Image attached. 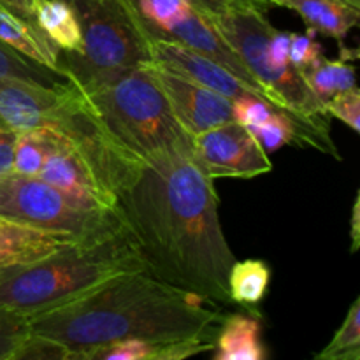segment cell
<instances>
[{"instance_id": "1", "label": "cell", "mask_w": 360, "mask_h": 360, "mask_svg": "<svg viewBox=\"0 0 360 360\" xmlns=\"http://www.w3.org/2000/svg\"><path fill=\"white\" fill-rule=\"evenodd\" d=\"M214 179L192 153V137L148 160L118 195L144 269L213 304H231L236 257L218 214Z\"/></svg>"}, {"instance_id": "2", "label": "cell", "mask_w": 360, "mask_h": 360, "mask_svg": "<svg viewBox=\"0 0 360 360\" xmlns=\"http://www.w3.org/2000/svg\"><path fill=\"white\" fill-rule=\"evenodd\" d=\"M146 269L122 273L86 294L28 316L30 334L67 348L70 360H91L102 347L123 340L181 343L211 340L218 309Z\"/></svg>"}, {"instance_id": "3", "label": "cell", "mask_w": 360, "mask_h": 360, "mask_svg": "<svg viewBox=\"0 0 360 360\" xmlns=\"http://www.w3.org/2000/svg\"><path fill=\"white\" fill-rule=\"evenodd\" d=\"M134 269H144V264L125 225L115 234L77 241L32 264L2 267L0 306L32 316Z\"/></svg>"}, {"instance_id": "4", "label": "cell", "mask_w": 360, "mask_h": 360, "mask_svg": "<svg viewBox=\"0 0 360 360\" xmlns=\"http://www.w3.org/2000/svg\"><path fill=\"white\" fill-rule=\"evenodd\" d=\"M79 86L116 144L143 164L192 137L146 65Z\"/></svg>"}, {"instance_id": "5", "label": "cell", "mask_w": 360, "mask_h": 360, "mask_svg": "<svg viewBox=\"0 0 360 360\" xmlns=\"http://www.w3.org/2000/svg\"><path fill=\"white\" fill-rule=\"evenodd\" d=\"M210 18L278 109L308 118H326L301 70L288 60L290 32L274 28L266 18V9L243 6Z\"/></svg>"}, {"instance_id": "6", "label": "cell", "mask_w": 360, "mask_h": 360, "mask_svg": "<svg viewBox=\"0 0 360 360\" xmlns=\"http://www.w3.org/2000/svg\"><path fill=\"white\" fill-rule=\"evenodd\" d=\"M83 32L79 53L60 51V69L77 84L151 63L150 34L130 0H69Z\"/></svg>"}, {"instance_id": "7", "label": "cell", "mask_w": 360, "mask_h": 360, "mask_svg": "<svg viewBox=\"0 0 360 360\" xmlns=\"http://www.w3.org/2000/svg\"><path fill=\"white\" fill-rule=\"evenodd\" d=\"M0 218L79 241L104 238L125 227L122 211L90 207L42 179L18 174L0 178Z\"/></svg>"}, {"instance_id": "8", "label": "cell", "mask_w": 360, "mask_h": 360, "mask_svg": "<svg viewBox=\"0 0 360 360\" xmlns=\"http://www.w3.org/2000/svg\"><path fill=\"white\" fill-rule=\"evenodd\" d=\"M44 127L69 141L116 199L143 169V162L116 144L76 81L69 79L58 88L56 102Z\"/></svg>"}, {"instance_id": "9", "label": "cell", "mask_w": 360, "mask_h": 360, "mask_svg": "<svg viewBox=\"0 0 360 360\" xmlns=\"http://www.w3.org/2000/svg\"><path fill=\"white\" fill-rule=\"evenodd\" d=\"M192 153L213 179H252L273 169L262 144L234 120L192 136Z\"/></svg>"}, {"instance_id": "10", "label": "cell", "mask_w": 360, "mask_h": 360, "mask_svg": "<svg viewBox=\"0 0 360 360\" xmlns=\"http://www.w3.org/2000/svg\"><path fill=\"white\" fill-rule=\"evenodd\" d=\"M150 51L151 63L176 74V76L202 84V86L210 88V90L231 98V101L241 97H257L271 104L266 91L236 76L227 67L220 65L214 60L207 58V56L200 55V53L193 51V49L186 48L179 42L150 35Z\"/></svg>"}, {"instance_id": "11", "label": "cell", "mask_w": 360, "mask_h": 360, "mask_svg": "<svg viewBox=\"0 0 360 360\" xmlns=\"http://www.w3.org/2000/svg\"><path fill=\"white\" fill-rule=\"evenodd\" d=\"M37 178L86 206L102 211H120L116 195L98 181L69 141L51 129H48V148Z\"/></svg>"}, {"instance_id": "12", "label": "cell", "mask_w": 360, "mask_h": 360, "mask_svg": "<svg viewBox=\"0 0 360 360\" xmlns=\"http://www.w3.org/2000/svg\"><path fill=\"white\" fill-rule=\"evenodd\" d=\"M146 69L164 91L174 118L188 136L214 129L232 120V101L210 88L169 72L155 63Z\"/></svg>"}, {"instance_id": "13", "label": "cell", "mask_w": 360, "mask_h": 360, "mask_svg": "<svg viewBox=\"0 0 360 360\" xmlns=\"http://www.w3.org/2000/svg\"><path fill=\"white\" fill-rule=\"evenodd\" d=\"M160 37L171 39V41L179 42V44L186 46V48L193 49V51L214 60L217 63H220V65L232 70V72H234L236 76L241 77V79L248 81L253 86L260 88L259 84H257V81L252 77V74L248 72V69H246V65L243 63V60L239 58L238 53L234 51V48L225 41L224 35H221L220 32H218V28L214 27L213 20H211L207 14H204L202 11L197 9L195 6H192V4L186 7L185 13H183L181 16H179L178 20L160 35ZM260 90L266 91L264 88H260ZM267 97H269V95H267ZM271 104H273V102H271ZM274 108H276V105H274Z\"/></svg>"}, {"instance_id": "14", "label": "cell", "mask_w": 360, "mask_h": 360, "mask_svg": "<svg viewBox=\"0 0 360 360\" xmlns=\"http://www.w3.org/2000/svg\"><path fill=\"white\" fill-rule=\"evenodd\" d=\"M58 88L20 79H0V120L16 132L42 129L56 102Z\"/></svg>"}, {"instance_id": "15", "label": "cell", "mask_w": 360, "mask_h": 360, "mask_svg": "<svg viewBox=\"0 0 360 360\" xmlns=\"http://www.w3.org/2000/svg\"><path fill=\"white\" fill-rule=\"evenodd\" d=\"M77 241L60 232L4 220L0 221V269L32 264Z\"/></svg>"}, {"instance_id": "16", "label": "cell", "mask_w": 360, "mask_h": 360, "mask_svg": "<svg viewBox=\"0 0 360 360\" xmlns=\"http://www.w3.org/2000/svg\"><path fill=\"white\" fill-rule=\"evenodd\" d=\"M269 6H280L297 13L308 28L316 34L343 41L357 27L360 7L347 0H266Z\"/></svg>"}, {"instance_id": "17", "label": "cell", "mask_w": 360, "mask_h": 360, "mask_svg": "<svg viewBox=\"0 0 360 360\" xmlns=\"http://www.w3.org/2000/svg\"><path fill=\"white\" fill-rule=\"evenodd\" d=\"M211 352H214V360L266 359L260 313H234L227 319H221Z\"/></svg>"}, {"instance_id": "18", "label": "cell", "mask_w": 360, "mask_h": 360, "mask_svg": "<svg viewBox=\"0 0 360 360\" xmlns=\"http://www.w3.org/2000/svg\"><path fill=\"white\" fill-rule=\"evenodd\" d=\"M0 41L42 65L62 70L58 46L37 25L9 13L4 7H0Z\"/></svg>"}, {"instance_id": "19", "label": "cell", "mask_w": 360, "mask_h": 360, "mask_svg": "<svg viewBox=\"0 0 360 360\" xmlns=\"http://www.w3.org/2000/svg\"><path fill=\"white\" fill-rule=\"evenodd\" d=\"M35 25L58 46L63 53H79L83 32L69 0H32Z\"/></svg>"}, {"instance_id": "20", "label": "cell", "mask_w": 360, "mask_h": 360, "mask_svg": "<svg viewBox=\"0 0 360 360\" xmlns=\"http://www.w3.org/2000/svg\"><path fill=\"white\" fill-rule=\"evenodd\" d=\"M269 280L271 269L262 260H234L227 274L229 299L248 311L259 313L257 308L266 297Z\"/></svg>"}, {"instance_id": "21", "label": "cell", "mask_w": 360, "mask_h": 360, "mask_svg": "<svg viewBox=\"0 0 360 360\" xmlns=\"http://www.w3.org/2000/svg\"><path fill=\"white\" fill-rule=\"evenodd\" d=\"M301 74L322 109L336 94L357 86L354 65L343 58L329 60L322 55L311 65L302 69Z\"/></svg>"}, {"instance_id": "22", "label": "cell", "mask_w": 360, "mask_h": 360, "mask_svg": "<svg viewBox=\"0 0 360 360\" xmlns=\"http://www.w3.org/2000/svg\"><path fill=\"white\" fill-rule=\"evenodd\" d=\"M0 79H20L41 86L56 88L65 84L70 77L63 70L42 65L0 41Z\"/></svg>"}, {"instance_id": "23", "label": "cell", "mask_w": 360, "mask_h": 360, "mask_svg": "<svg viewBox=\"0 0 360 360\" xmlns=\"http://www.w3.org/2000/svg\"><path fill=\"white\" fill-rule=\"evenodd\" d=\"M46 148H48V129L46 127L16 132L11 174L37 178L42 164H44Z\"/></svg>"}, {"instance_id": "24", "label": "cell", "mask_w": 360, "mask_h": 360, "mask_svg": "<svg viewBox=\"0 0 360 360\" xmlns=\"http://www.w3.org/2000/svg\"><path fill=\"white\" fill-rule=\"evenodd\" d=\"M319 360H360V299H355L330 343L316 355Z\"/></svg>"}, {"instance_id": "25", "label": "cell", "mask_w": 360, "mask_h": 360, "mask_svg": "<svg viewBox=\"0 0 360 360\" xmlns=\"http://www.w3.org/2000/svg\"><path fill=\"white\" fill-rule=\"evenodd\" d=\"M28 334V316L0 306V360H14Z\"/></svg>"}, {"instance_id": "26", "label": "cell", "mask_w": 360, "mask_h": 360, "mask_svg": "<svg viewBox=\"0 0 360 360\" xmlns=\"http://www.w3.org/2000/svg\"><path fill=\"white\" fill-rule=\"evenodd\" d=\"M326 115L334 116L336 120L343 122L350 127L355 134L360 132V90L359 86L350 90L340 91L334 95L326 105H323Z\"/></svg>"}, {"instance_id": "27", "label": "cell", "mask_w": 360, "mask_h": 360, "mask_svg": "<svg viewBox=\"0 0 360 360\" xmlns=\"http://www.w3.org/2000/svg\"><path fill=\"white\" fill-rule=\"evenodd\" d=\"M316 32L308 28L306 34H295L290 32V49H288V60L297 70L306 69L315 60H319L322 53V46L315 39Z\"/></svg>"}, {"instance_id": "28", "label": "cell", "mask_w": 360, "mask_h": 360, "mask_svg": "<svg viewBox=\"0 0 360 360\" xmlns=\"http://www.w3.org/2000/svg\"><path fill=\"white\" fill-rule=\"evenodd\" d=\"M188 2L195 6L199 11H202L204 14H207V16H218V14L229 13V11L238 9V7L243 6H257V4L250 2V0H188Z\"/></svg>"}, {"instance_id": "29", "label": "cell", "mask_w": 360, "mask_h": 360, "mask_svg": "<svg viewBox=\"0 0 360 360\" xmlns=\"http://www.w3.org/2000/svg\"><path fill=\"white\" fill-rule=\"evenodd\" d=\"M14 141H16V130L0 127V178L13 172Z\"/></svg>"}, {"instance_id": "30", "label": "cell", "mask_w": 360, "mask_h": 360, "mask_svg": "<svg viewBox=\"0 0 360 360\" xmlns=\"http://www.w3.org/2000/svg\"><path fill=\"white\" fill-rule=\"evenodd\" d=\"M0 7L30 21V23H35L34 13H32V0H0Z\"/></svg>"}, {"instance_id": "31", "label": "cell", "mask_w": 360, "mask_h": 360, "mask_svg": "<svg viewBox=\"0 0 360 360\" xmlns=\"http://www.w3.org/2000/svg\"><path fill=\"white\" fill-rule=\"evenodd\" d=\"M352 253H355L360 246V193L355 195L354 206H352Z\"/></svg>"}, {"instance_id": "32", "label": "cell", "mask_w": 360, "mask_h": 360, "mask_svg": "<svg viewBox=\"0 0 360 360\" xmlns=\"http://www.w3.org/2000/svg\"><path fill=\"white\" fill-rule=\"evenodd\" d=\"M250 2L257 4V6L264 7V9H267V7H269V4H267V2H266V0H250Z\"/></svg>"}, {"instance_id": "33", "label": "cell", "mask_w": 360, "mask_h": 360, "mask_svg": "<svg viewBox=\"0 0 360 360\" xmlns=\"http://www.w3.org/2000/svg\"><path fill=\"white\" fill-rule=\"evenodd\" d=\"M347 2H350V4H354V6L360 7V0H347Z\"/></svg>"}, {"instance_id": "34", "label": "cell", "mask_w": 360, "mask_h": 360, "mask_svg": "<svg viewBox=\"0 0 360 360\" xmlns=\"http://www.w3.org/2000/svg\"><path fill=\"white\" fill-rule=\"evenodd\" d=\"M0 127H6V125H4V122H2V120H0Z\"/></svg>"}, {"instance_id": "35", "label": "cell", "mask_w": 360, "mask_h": 360, "mask_svg": "<svg viewBox=\"0 0 360 360\" xmlns=\"http://www.w3.org/2000/svg\"><path fill=\"white\" fill-rule=\"evenodd\" d=\"M4 220H6V218H0V221H4Z\"/></svg>"}]
</instances>
